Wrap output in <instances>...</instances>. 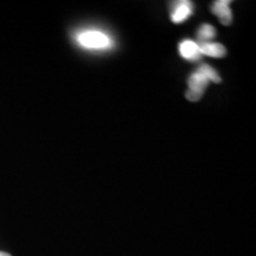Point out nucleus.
I'll use <instances>...</instances> for the list:
<instances>
[{
    "mask_svg": "<svg viewBox=\"0 0 256 256\" xmlns=\"http://www.w3.org/2000/svg\"><path fill=\"white\" fill-rule=\"evenodd\" d=\"M0 256H11V255L8 254V252H0Z\"/></svg>",
    "mask_w": 256,
    "mask_h": 256,
    "instance_id": "obj_9",
    "label": "nucleus"
},
{
    "mask_svg": "<svg viewBox=\"0 0 256 256\" xmlns=\"http://www.w3.org/2000/svg\"><path fill=\"white\" fill-rule=\"evenodd\" d=\"M209 84V80L203 75L200 72H194L188 80V92L185 96L188 101L196 102L200 100V98L203 96L204 92Z\"/></svg>",
    "mask_w": 256,
    "mask_h": 256,
    "instance_id": "obj_2",
    "label": "nucleus"
},
{
    "mask_svg": "<svg viewBox=\"0 0 256 256\" xmlns=\"http://www.w3.org/2000/svg\"><path fill=\"white\" fill-rule=\"evenodd\" d=\"M216 36V28L210 24H203L198 28L197 37L200 40V43H208Z\"/></svg>",
    "mask_w": 256,
    "mask_h": 256,
    "instance_id": "obj_7",
    "label": "nucleus"
},
{
    "mask_svg": "<svg viewBox=\"0 0 256 256\" xmlns=\"http://www.w3.org/2000/svg\"><path fill=\"white\" fill-rule=\"evenodd\" d=\"M76 42L80 46L87 50H108L113 46V40L107 34L95 28H87L76 34Z\"/></svg>",
    "mask_w": 256,
    "mask_h": 256,
    "instance_id": "obj_1",
    "label": "nucleus"
},
{
    "mask_svg": "<svg viewBox=\"0 0 256 256\" xmlns=\"http://www.w3.org/2000/svg\"><path fill=\"white\" fill-rule=\"evenodd\" d=\"M200 54L204 56L215 57V58H222L226 55V50L222 44L216 42H208V43H200Z\"/></svg>",
    "mask_w": 256,
    "mask_h": 256,
    "instance_id": "obj_6",
    "label": "nucleus"
},
{
    "mask_svg": "<svg viewBox=\"0 0 256 256\" xmlns=\"http://www.w3.org/2000/svg\"><path fill=\"white\" fill-rule=\"evenodd\" d=\"M198 72L203 74V75L209 80V82H215V83L220 82V78L218 74H217L216 70L211 68V66H208V64H203V66H200V68H198Z\"/></svg>",
    "mask_w": 256,
    "mask_h": 256,
    "instance_id": "obj_8",
    "label": "nucleus"
},
{
    "mask_svg": "<svg viewBox=\"0 0 256 256\" xmlns=\"http://www.w3.org/2000/svg\"><path fill=\"white\" fill-rule=\"evenodd\" d=\"M194 12V5L191 2H174V10L171 12V20L176 24H180L190 17Z\"/></svg>",
    "mask_w": 256,
    "mask_h": 256,
    "instance_id": "obj_3",
    "label": "nucleus"
},
{
    "mask_svg": "<svg viewBox=\"0 0 256 256\" xmlns=\"http://www.w3.org/2000/svg\"><path fill=\"white\" fill-rule=\"evenodd\" d=\"M179 54L183 58L190 60V62H196L200 60L202 57L200 46L194 43V40H183L179 44Z\"/></svg>",
    "mask_w": 256,
    "mask_h": 256,
    "instance_id": "obj_5",
    "label": "nucleus"
},
{
    "mask_svg": "<svg viewBox=\"0 0 256 256\" xmlns=\"http://www.w3.org/2000/svg\"><path fill=\"white\" fill-rule=\"evenodd\" d=\"M214 14L220 19V22L223 25H229L232 22V14L230 10V2L229 0H218L212 4Z\"/></svg>",
    "mask_w": 256,
    "mask_h": 256,
    "instance_id": "obj_4",
    "label": "nucleus"
}]
</instances>
